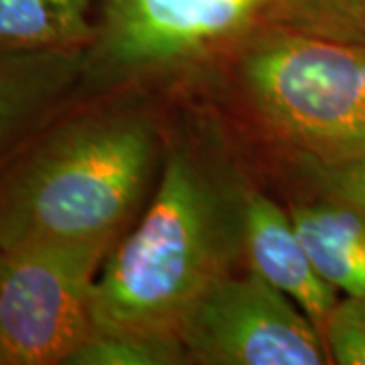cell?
<instances>
[{
  "label": "cell",
  "mask_w": 365,
  "mask_h": 365,
  "mask_svg": "<svg viewBox=\"0 0 365 365\" xmlns=\"http://www.w3.org/2000/svg\"><path fill=\"white\" fill-rule=\"evenodd\" d=\"M248 187L211 134L179 136L143 220L93 284V333L179 341L185 319L244 258Z\"/></svg>",
  "instance_id": "cell-1"
},
{
  "label": "cell",
  "mask_w": 365,
  "mask_h": 365,
  "mask_svg": "<svg viewBox=\"0 0 365 365\" xmlns=\"http://www.w3.org/2000/svg\"><path fill=\"white\" fill-rule=\"evenodd\" d=\"M157 158L148 116L120 106H67L0 167V252L116 242Z\"/></svg>",
  "instance_id": "cell-2"
},
{
  "label": "cell",
  "mask_w": 365,
  "mask_h": 365,
  "mask_svg": "<svg viewBox=\"0 0 365 365\" xmlns=\"http://www.w3.org/2000/svg\"><path fill=\"white\" fill-rule=\"evenodd\" d=\"M240 73L262 124L302 160L365 157V47L264 25Z\"/></svg>",
  "instance_id": "cell-3"
},
{
  "label": "cell",
  "mask_w": 365,
  "mask_h": 365,
  "mask_svg": "<svg viewBox=\"0 0 365 365\" xmlns=\"http://www.w3.org/2000/svg\"><path fill=\"white\" fill-rule=\"evenodd\" d=\"M114 240L39 242L4 252L0 353L4 365H57L90 339L93 284Z\"/></svg>",
  "instance_id": "cell-4"
},
{
  "label": "cell",
  "mask_w": 365,
  "mask_h": 365,
  "mask_svg": "<svg viewBox=\"0 0 365 365\" xmlns=\"http://www.w3.org/2000/svg\"><path fill=\"white\" fill-rule=\"evenodd\" d=\"M274 0H100L86 78L146 73L195 59L264 25Z\"/></svg>",
  "instance_id": "cell-5"
},
{
  "label": "cell",
  "mask_w": 365,
  "mask_h": 365,
  "mask_svg": "<svg viewBox=\"0 0 365 365\" xmlns=\"http://www.w3.org/2000/svg\"><path fill=\"white\" fill-rule=\"evenodd\" d=\"M179 343L197 364H331L313 321L254 270L232 272L211 288L185 319Z\"/></svg>",
  "instance_id": "cell-6"
},
{
  "label": "cell",
  "mask_w": 365,
  "mask_h": 365,
  "mask_svg": "<svg viewBox=\"0 0 365 365\" xmlns=\"http://www.w3.org/2000/svg\"><path fill=\"white\" fill-rule=\"evenodd\" d=\"M86 57L88 49H0V167L69 106Z\"/></svg>",
  "instance_id": "cell-7"
},
{
  "label": "cell",
  "mask_w": 365,
  "mask_h": 365,
  "mask_svg": "<svg viewBox=\"0 0 365 365\" xmlns=\"http://www.w3.org/2000/svg\"><path fill=\"white\" fill-rule=\"evenodd\" d=\"M244 258L250 270L287 294L323 335L327 319L339 300L337 290L317 272L290 211L254 191L248 193L244 215Z\"/></svg>",
  "instance_id": "cell-8"
},
{
  "label": "cell",
  "mask_w": 365,
  "mask_h": 365,
  "mask_svg": "<svg viewBox=\"0 0 365 365\" xmlns=\"http://www.w3.org/2000/svg\"><path fill=\"white\" fill-rule=\"evenodd\" d=\"M317 272L347 297H365V213L327 199L290 209Z\"/></svg>",
  "instance_id": "cell-9"
},
{
  "label": "cell",
  "mask_w": 365,
  "mask_h": 365,
  "mask_svg": "<svg viewBox=\"0 0 365 365\" xmlns=\"http://www.w3.org/2000/svg\"><path fill=\"white\" fill-rule=\"evenodd\" d=\"M93 37L91 0H0L2 51L88 49Z\"/></svg>",
  "instance_id": "cell-10"
},
{
  "label": "cell",
  "mask_w": 365,
  "mask_h": 365,
  "mask_svg": "<svg viewBox=\"0 0 365 365\" xmlns=\"http://www.w3.org/2000/svg\"><path fill=\"white\" fill-rule=\"evenodd\" d=\"M264 25L365 47V0H274Z\"/></svg>",
  "instance_id": "cell-11"
},
{
  "label": "cell",
  "mask_w": 365,
  "mask_h": 365,
  "mask_svg": "<svg viewBox=\"0 0 365 365\" xmlns=\"http://www.w3.org/2000/svg\"><path fill=\"white\" fill-rule=\"evenodd\" d=\"M185 361L189 359L179 341L126 333H93L67 359V365H173Z\"/></svg>",
  "instance_id": "cell-12"
},
{
  "label": "cell",
  "mask_w": 365,
  "mask_h": 365,
  "mask_svg": "<svg viewBox=\"0 0 365 365\" xmlns=\"http://www.w3.org/2000/svg\"><path fill=\"white\" fill-rule=\"evenodd\" d=\"M331 364L365 365V297L337 300L323 331Z\"/></svg>",
  "instance_id": "cell-13"
},
{
  "label": "cell",
  "mask_w": 365,
  "mask_h": 365,
  "mask_svg": "<svg viewBox=\"0 0 365 365\" xmlns=\"http://www.w3.org/2000/svg\"><path fill=\"white\" fill-rule=\"evenodd\" d=\"M307 177L313 179L319 191L333 201L359 209L365 213V157L345 163H311L302 160Z\"/></svg>",
  "instance_id": "cell-14"
},
{
  "label": "cell",
  "mask_w": 365,
  "mask_h": 365,
  "mask_svg": "<svg viewBox=\"0 0 365 365\" xmlns=\"http://www.w3.org/2000/svg\"><path fill=\"white\" fill-rule=\"evenodd\" d=\"M2 260H4V254L0 252V268H2Z\"/></svg>",
  "instance_id": "cell-15"
},
{
  "label": "cell",
  "mask_w": 365,
  "mask_h": 365,
  "mask_svg": "<svg viewBox=\"0 0 365 365\" xmlns=\"http://www.w3.org/2000/svg\"><path fill=\"white\" fill-rule=\"evenodd\" d=\"M0 365H4V359H2V353H0Z\"/></svg>",
  "instance_id": "cell-16"
}]
</instances>
